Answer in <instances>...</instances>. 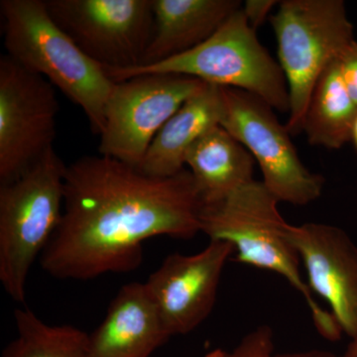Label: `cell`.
Returning a JSON list of instances; mask_svg holds the SVG:
<instances>
[{
	"mask_svg": "<svg viewBox=\"0 0 357 357\" xmlns=\"http://www.w3.org/2000/svg\"><path fill=\"white\" fill-rule=\"evenodd\" d=\"M202 208L185 168L152 177L112 157H82L66 169L62 220L40 265L61 280L128 273L142 263L148 239H190L201 232Z\"/></svg>",
	"mask_w": 357,
	"mask_h": 357,
	"instance_id": "obj_1",
	"label": "cell"
},
{
	"mask_svg": "<svg viewBox=\"0 0 357 357\" xmlns=\"http://www.w3.org/2000/svg\"><path fill=\"white\" fill-rule=\"evenodd\" d=\"M278 199L263 182L252 181L220 203L203 206L201 232L210 241L234 246L236 261L284 277L306 302L319 335L330 342L342 331L332 312L319 306L300 272V256L289 239V223L281 217Z\"/></svg>",
	"mask_w": 357,
	"mask_h": 357,
	"instance_id": "obj_2",
	"label": "cell"
},
{
	"mask_svg": "<svg viewBox=\"0 0 357 357\" xmlns=\"http://www.w3.org/2000/svg\"><path fill=\"white\" fill-rule=\"evenodd\" d=\"M0 13L6 55L64 93L100 135L115 84L105 68L54 22L45 0H1Z\"/></svg>",
	"mask_w": 357,
	"mask_h": 357,
	"instance_id": "obj_3",
	"label": "cell"
},
{
	"mask_svg": "<svg viewBox=\"0 0 357 357\" xmlns=\"http://www.w3.org/2000/svg\"><path fill=\"white\" fill-rule=\"evenodd\" d=\"M66 169L53 147L20 177L0 184V282L14 302L24 304L30 270L62 220Z\"/></svg>",
	"mask_w": 357,
	"mask_h": 357,
	"instance_id": "obj_4",
	"label": "cell"
},
{
	"mask_svg": "<svg viewBox=\"0 0 357 357\" xmlns=\"http://www.w3.org/2000/svg\"><path fill=\"white\" fill-rule=\"evenodd\" d=\"M105 69L114 82L146 73L185 75L206 84L248 91L279 112L290 110L285 75L257 39L241 8L211 38L182 55L155 65Z\"/></svg>",
	"mask_w": 357,
	"mask_h": 357,
	"instance_id": "obj_5",
	"label": "cell"
},
{
	"mask_svg": "<svg viewBox=\"0 0 357 357\" xmlns=\"http://www.w3.org/2000/svg\"><path fill=\"white\" fill-rule=\"evenodd\" d=\"M279 65L287 81L290 110L286 128L297 135L319 76L354 41L342 0H284L270 17Z\"/></svg>",
	"mask_w": 357,
	"mask_h": 357,
	"instance_id": "obj_6",
	"label": "cell"
},
{
	"mask_svg": "<svg viewBox=\"0 0 357 357\" xmlns=\"http://www.w3.org/2000/svg\"><path fill=\"white\" fill-rule=\"evenodd\" d=\"M206 84L197 77L168 73L115 82L105 105L98 153L139 169L160 129Z\"/></svg>",
	"mask_w": 357,
	"mask_h": 357,
	"instance_id": "obj_7",
	"label": "cell"
},
{
	"mask_svg": "<svg viewBox=\"0 0 357 357\" xmlns=\"http://www.w3.org/2000/svg\"><path fill=\"white\" fill-rule=\"evenodd\" d=\"M220 126L241 142L262 171L263 184L279 202L307 206L321 197L324 178L307 170L298 156L286 126L273 109L241 89L220 86Z\"/></svg>",
	"mask_w": 357,
	"mask_h": 357,
	"instance_id": "obj_8",
	"label": "cell"
},
{
	"mask_svg": "<svg viewBox=\"0 0 357 357\" xmlns=\"http://www.w3.org/2000/svg\"><path fill=\"white\" fill-rule=\"evenodd\" d=\"M52 20L103 68L142 63L153 33V0H45Z\"/></svg>",
	"mask_w": 357,
	"mask_h": 357,
	"instance_id": "obj_9",
	"label": "cell"
},
{
	"mask_svg": "<svg viewBox=\"0 0 357 357\" xmlns=\"http://www.w3.org/2000/svg\"><path fill=\"white\" fill-rule=\"evenodd\" d=\"M55 88L10 57H0V183L26 172L53 148Z\"/></svg>",
	"mask_w": 357,
	"mask_h": 357,
	"instance_id": "obj_10",
	"label": "cell"
},
{
	"mask_svg": "<svg viewBox=\"0 0 357 357\" xmlns=\"http://www.w3.org/2000/svg\"><path fill=\"white\" fill-rule=\"evenodd\" d=\"M232 253L231 244L211 241L195 255L167 256L144 282L171 337L192 332L210 316Z\"/></svg>",
	"mask_w": 357,
	"mask_h": 357,
	"instance_id": "obj_11",
	"label": "cell"
},
{
	"mask_svg": "<svg viewBox=\"0 0 357 357\" xmlns=\"http://www.w3.org/2000/svg\"><path fill=\"white\" fill-rule=\"evenodd\" d=\"M287 234L306 267L312 292L328 302L342 333L357 335V246L333 225H288Z\"/></svg>",
	"mask_w": 357,
	"mask_h": 357,
	"instance_id": "obj_12",
	"label": "cell"
},
{
	"mask_svg": "<svg viewBox=\"0 0 357 357\" xmlns=\"http://www.w3.org/2000/svg\"><path fill=\"white\" fill-rule=\"evenodd\" d=\"M141 282L122 286L100 326L89 335V357H150L170 338Z\"/></svg>",
	"mask_w": 357,
	"mask_h": 357,
	"instance_id": "obj_13",
	"label": "cell"
},
{
	"mask_svg": "<svg viewBox=\"0 0 357 357\" xmlns=\"http://www.w3.org/2000/svg\"><path fill=\"white\" fill-rule=\"evenodd\" d=\"M238 0H153V33L140 66L191 51L211 38L243 4Z\"/></svg>",
	"mask_w": 357,
	"mask_h": 357,
	"instance_id": "obj_14",
	"label": "cell"
},
{
	"mask_svg": "<svg viewBox=\"0 0 357 357\" xmlns=\"http://www.w3.org/2000/svg\"><path fill=\"white\" fill-rule=\"evenodd\" d=\"M222 114L220 86L206 84L160 129L138 170L152 177L177 175L185 169L190 148L206 131L220 126Z\"/></svg>",
	"mask_w": 357,
	"mask_h": 357,
	"instance_id": "obj_15",
	"label": "cell"
},
{
	"mask_svg": "<svg viewBox=\"0 0 357 357\" xmlns=\"http://www.w3.org/2000/svg\"><path fill=\"white\" fill-rule=\"evenodd\" d=\"M255 161L248 150L220 126L201 136L185 156L203 206L220 203L255 181Z\"/></svg>",
	"mask_w": 357,
	"mask_h": 357,
	"instance_id": "obj_16",
	"label": "cell"
},
{
	"mask_svg": "<svg viewBox=\"0 0 357 357\" xmlns=\"http://www.w3.org/2000/svg\"><path fill=\"white\" fill-rule=\"evenodd\" d=\"M337 58L319 76L303 121L309 142L328 149H340L351 140L357 117V105L345 86Z\"/></svg>",
	"mask_w": 357,
	"mask_h": 357,
	"instance_id": "obj_17",
	"label": "cell"
},
{
	"mask_svg": "<svg viewBox=\"0 0 357 357\" xmlns=\"http://www.w3.org/2000/svg\"><path fill=\"white\" fill-rule=\"evenodd\" d=\"M16 337L1 357H89V333L74 326L45 323L28 307L14 312Z\"/></svg>",
	"mask_w": 357,
	"mask_h": 357,
	"instance_id": "obj_18",
	"label": "cell"
},
{
	"mask_svg": "<svg viewBox=\"0 0 357 357\" xmlns=\"http://www.w3.org/2000/svg\"><path fill=\"white\" fill-rule=\"evenodd\" d=\"M218 357H340L333 352L312 351L279 352L276 351L274 333L269 326L262 325L244 335L229 351H223Z\"/></svg>",
	"mask_w": 357,
	"mask_h": 357,
	"instance_id": "obj_19",
	"label": "cell"
},
{
	"mask_svg": "<svg viewBox=\"0 0 357 357\" xmlns=\"http://www.w3.org/2000/svg\"><path fill=\"white\" fill-rule=\"evenodd\" d=\"M337 61L345 86L357 105V42L356 40L340 53Z\"/></svg>",
	"mask_w": 357,
	"mask_h": 357,
	"instance_id": "obj_20",
	"label": "cell"
},
{
	"mask_svg": "<svg viewBox=\"0 0 357 357\" xmlns=\"http://www.w3.org/2000/svg\"><path fill=\"white\" fill-rule=\"evenodd\" d=\"M278 3L275 0H248L241 9L249 24L255 30L265 22L272 9Z\"/></svg>",
	"mask_w": 357,
	"mask_h": 357,
	"instance_id": "obj_21",
	"label": "cell"
},
{
	"mask_svg": "<svg viewBox=\"0 0 357 357\" xmlns=\"http://www.w3.org/2000/svg\"><path fill=\"white\" fill-rule=\"evenodd\" d=\"M340 357H357V335L351 338V342L345 349L344 354Z\"/></svg>",
	"mask_w": 357,
	"mask_h": 357,
	"instance_id": "obj_22",
	"label": "cell"
},
{
	"mask_svg": "<svg viewBox=\"0 0 357 357\" xmlns=\"http://www.w3.org/2000/svg\"><path fill=\"white\" fill-rule=\"evenodd\" d=\"M223 352L222 349H215L213 351L208 352V354H204L203 357H218Z\"/></svg>",
	"mask_w": 357,
	"mask_h": 357,
	"instance_id": "obj_23",
	"label": "cell"
},
{
	"mask_svg": "<svg viewBox=\"0 0 357 357\" xmlns=\"http://www.w3.org/2000/svg\"><path fill=\"white\" fill-rule=\"evenodd\" d=\"M351 140L354 141V145L357 149V117L354 122V129H352Z\"/></svg>",
	"mask_w": 357,
	"mask_h": 357,
	"instance_id": "obj_24",
	"label": "cell"
}]
</instances>
